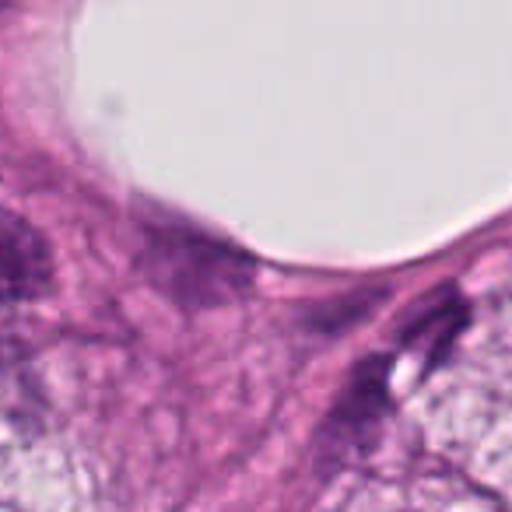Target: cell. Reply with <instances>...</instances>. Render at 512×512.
<instances>
[{"label":"cell","instance_id":"3","mask_svg":"<svg viewBox=\"0 0 512 512\" xmlns=\"http://www.w3.org/2000/svg\"><path fill=\"white\" fill-rule=\"evenodd\" d=\"M50 278L46 242L18 214L0 211V306L32 299Z\"/></svg>","mask_w":512,"mask_h":512},{"label":"cell","instance_id":"1","mask_svg":"<svg viewBox=\"0 0 512 512\" xmlns=\"http://www.w3.org/2000/svg\"><path fill=\"white\" fill-rule=\"evenodd\" d=\"M144 264L151 281L186 306H221L246 292L253 281L246 256L211 235L183 228H162L151 235Z\"/></svg>","mask_w":512,"mask_h":512},{"label":"cell","instance_id":"2","mask_svg":"<svg viewBox=\"0 0 512 512\" xmlns=\"http://www.w3.org/2000/svg\"><path fill=\"white\" fill-rule=\"evenodd\" d=\"M386 400V358H372V362L358 365L351 376L344 397L337 400L334 414L323 425V456L334 460L341 456L358 435H365L372 428V421L379 418Z\"/></svg>","mask_w":512,"mask_h":512}]
</instances>
